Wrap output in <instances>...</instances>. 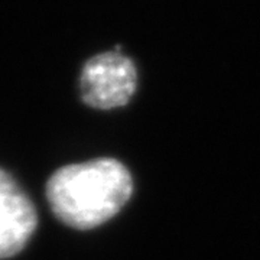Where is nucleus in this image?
Wrapping results in <instances>:
<instances>
[{
    "instance_id": "f257e3e1",
    "label": "nucleus",
    "mask_w": 260,
    "mask_h": 260,
    "mask_svg": "<svg viewBox=\"0 0 260 260\" xmlns=\"http://www.w3.org/2000/svg\"><path fill=\"white\" fill-rule=\"evenodd\" d=\"M132 192L127 168L112 158L59 168L47 182L52 213L77 230H90L109 221L126 205Z\"/></svg>"
},
{
    "instance_id": "f03ea898",
    "label": "nucleus",
    "mask_w": 260,
    "mask_h": 260,
    "mask_svg": "<svg viewBox=\"0 0 260 260\" xmlns=\"http://www.w3.org/2000/svg\"><path fill=\"white\" fill-rule=\"evenodd\" d=\"M138 87L133 61L123 55L120 47L90 58L83 67L80 91L83 102L100 110L126 106Z\"/></svg>"
},
{
    "instance_id": "7ed1b4c3",
    "label": "nucleus",
    "mask_w": 260,
    "mask_h": 260,
    "mask_svg": "<svg viewBox=\"0 0 260 260\" xmlns=\"http://www.w3.org/2000/svg\"><path fill=\"white\" fill-rule=\"evenodd\" d=\"M38 224L35 207L16 181L0 169V260L23 250Z\"/></svg>"
}]
</instances>
